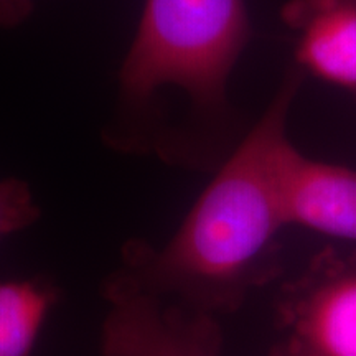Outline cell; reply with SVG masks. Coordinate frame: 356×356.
<instances>
[{"instance_id":"obj_3","label":"cell","mask_w":356,"mask_h":356,"mask_svg":"<svg viewBox=\"0 0 356 356\" xmlns=\"http://www.w3.org/2000/svg\"><path fill=\"white\" fill-rule=\"evenodd\" d=\"M277 346L291 356H356V249H325L280 293Z\"/></svg>"},{"instance_id":"obj_4","label":"cell","mask_w":356,"mask_h":356,"mask_svg":"<svg viewBox=\"0 0 356 356\" xmlns=\"http://www.w3.org/2000/svg\"><path fill=\"white\" fill-rule=\"evenodd\" d=\"M287 225L356 246V172L305 157L287 142L280 157Z\"/></svg>"},{"instance_id":"obj_1","label":"cell","mask_w":356,"mask_h":356,"mask_svg":"<svg viewBox=\"0 0 356 356\" xmlns=\"http://www.w3.org/2000/svg\"><path fill=\"white\" fill-rule=\"evenodd\" d=\"M291 70L261 119L241 137L163 246L124 243L101 296H147L220 317L279 270L277 236L286 228L280 157L287 115L300 86Z\"/></svg>"},{"instance_id":"obj_6","label":"cell","mask_w":356,"mask_h":356,"mask_svg":"<svg viewBox=\"0 0 356 356\" xmlns=\"http://www.w3.org/2000/svg\"><path fill=\"white\" fill-rule=\"evenodd\" d=\"M60 289L48 277L0 282V356H30Z\"/></svg>"},{"instance_id":"obj_5","label":"cell","mask_w":356,"mask_h":356,"mask_svg":"<svg viewBox=\"0 0 356 356\" xmlns=\"http://www.w3.org/2000/svg\"><path fill=\"white\" fill-rule=\"evenodd\" d=\"M280 15L299 32L297 63L356 95V0H289Z\"/></svg>"},{"instance_id":"obj_7","label":"cell","mask_w":356,"mask_h":356,"mask_svg":"<svg viewBox=\"0 0 356 356\" xmlns=\"http://www.w3.org/2000/svg\"><path fill=\"white\" fill-rule=\"evenodd\" d=\"M42 216L29 184L20 178L0 181V239L35 225Z\"/></svg>"},{"instance_id":"obj_9","label":"cell","mask_w":356,"mask_h":356,"mask_svg":"<svg viewBox=\"0 0 356 356\" xmlns=\"http://www.w3.org/2000/svg\"><path fill=\"white\" fill-rule=\"evenodd\" d=\"M269 356H291V355H287L282 348H279L277 345H274V348H273V351H270Z\"/></svg>"},{"instance_id":"obj_8","label":"cell","mask_w":356,"mask_h":356,"mask_svg":"<svg viewBox=\"0 0 356 356\" xmlns=\"http://www.w3.org/2000/svg\"><path fill=\"white\" fill-rule=\"evenodd\" d=\"M32 13V0H0V29H15Z\"/></svg>"},{"instance_id":"obj_2","label":"cell","mask_w":356,"mask_h":356,"mask_svg":"<svg viewBox=\"0 0 356 356\" xmlns=\"http://www.w3.org/2000/svg\"><path fill=\"white\" fill-rule=\"evenodd\" d=\"M249 38L246 0H145L119 68L104 144L215 172L234 150L226 84Z\"/></svg>"}]
</instances>
